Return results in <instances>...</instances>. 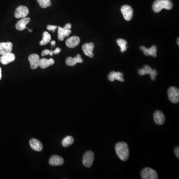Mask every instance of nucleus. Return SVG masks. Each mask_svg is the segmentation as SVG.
<instances>
[{"label":"nucleus","instance_id":"1","mask_svg":"<svg viewBox=\"0 0 179 179\" xmlns=\"http://www.w3.org/2000/svg\"><path fill=\"white\" fill-rule=\"evenodd\" d=\"M116 151L117 156L121 160L126 161L129 155V148L127 144L124 142L117 143L116 145Z\"/></svg>","mask_w":179,"mask_h":179},{"label":"nucleus","instance_id":"2","mask_svg":"<svg viewBox=\"0 0 179 179\" xmlns=\"http://www.w3.org/2000/svg\"><path fill=\"white\" fill-rule=\"evenodd\" d=\"M173 7L171 0H156L153 3L152 9L156 13L160 12L163 9L170 10Z\"/></svg>","mask_w":179,"mask_h":179},{"label":"nucleus","instance_id":"3","mask_svg":"<svg viewBox=\"0 0 179 179\" xmlns=\"http://www.w3.org/2000/svg\"><path fill=\"white\" fill-rule=\"evenodd\" d=\"M72 25L71 23L66 24L63 28L58 27V39L60 41H63L65 38L68 37L70 34H71V30Z\"/></svg>","mask_w":179,"mask_h":179},{"label":"nucleus","instance_id":"4","mask_svg":"<svg viewBox=\"0 0 179 179\" xmlns=\"http://www.w3.org/2000/svg\"><path fill=\"white\" fill-rule=\"evenodd\" d=\"M169 98L171 102L177 104L179 101V90L177 88L171 87L168 91Z\"/></svg>","mask_w":179,"mask_h":179},{"label":"nucleus","instance_id":"5","mask_svg":"<svg viewBox=\"0 0 179 179\" xmlns=\"http://www.w3.org/2000/svg\"><path fill=\"white\" fill-rule=\"evenodd\" d=\"M141 176L143 179H158L157 173L150 168H145L141 173Z\"/></svg>","mask_w":179,"mask_h":179},{"label":"nucleus","instance_id":"6","mask_svg":"<svg viewBox=\"0 0 179 179\" xmlns=\"http://www.w3.org/2000/svg\"><path fill=\"white\" fill-rule=\"evenodd\" d=\"M94 154L92 151H89L86 152L83 157V164L84 166L87 168L92 166L94 160Z\"/></svg>","mask_w":179,"mask_h":179},{"label":"nucleus","instance_id":"7","mask_svg":"<svg viewBox=\"0 0 179 179\" xmlns=\"http://www.w3.org/2000/svg\"><path fill=\"white\" fill-rule=\"evenodd\" d=\"M121 12L124 18L127 21H129L133 17V10L131 7L129 5H124L121 7Z\"/></svg>","mask_w":179,"mask_h":179},{"label":"nucleus","instance_id":"8","mask_svg":"<svg viewBox=\"0 0 179 179\" xmlns=\"http://www.w3.org/2000/svg\"><path fill=\"white\" fill-rule=\"evenodd\" d=\"M29 10L27 7L24 5H20L16 8L15 11V16L17 19L24 18L27 16Z\"/></svg>","mask_w":179,"mask_h":179},{"label":"nucleus","instance_id":"9","mask_svg":"<svg viewBox=\"0 0 179 179\" xmlns=\"http://www.w3.org/2000/svg\"><path fill=\"white\" fill-rule=\"evenodd\" d=\"M13 49V44L11 42H1L0 43V55L12 52Z\"/></svg>","mask_w":179,"mask_h":179},{"label":"nucleus","instance_id":"10","mask_svg":"<svg viewBox=\"0 0 179 179\" xmlns=\"http://www.w3.org/2000/svg\"><path fill=\"white\" fill-rule=\"evenodd\" d=\"M154 120L158 125H162L165 121V117L163 112L160 110H156L153 115Z\"/></svg>","mask_w":179,"mask_h":179},{"label":"nucleus","instance_id":"11","mask_svg":"<svg viewBox=\"0 0 179 179\" xmlns=\"http://www.w3.org/2000/svg\"><path fill=\"white\" fill-rule=\"evenodd\" d=\"M28 60L30 62V67L32 69H36L39 66V55L37 54H32L28 57Z\"/></svg>","mask_w":179,"mask_h":179},{"label":"nucleus","instance_id":"12","mask_svg":"<svg viewBox=\"0 0 179 179\" xmlns=\"http://www.w3.org/2000/svg\"><path fill=\"white\" fill-rule=\"evenodd\" d=\"M16 59L15 54L13 53L10 52L4 55H1L0 57V62L4 65H7L8 64L12 62Z\"/></svg>","mask_w":179,"mask_h":179},{"label":"nucleus","instance_id":"13","mask_svg":"<svg viewBox=\"0 0 179 179\" xmlns=\"http://www.w3.org/2000/svg\"><path fill=\"white\" fill-rule=\"evenodd\" d=\"M94 44L93 42L86 43L82 46V49L85 55L88 56L92 58L94 57V53H93V50L94 48Z\"/></svg>","mask_w":179,"mask_h":179},{"label":"nucleus","instance_id":"14","mask_svg":"<svg viewBox=\"0 0 179 179\" xmlns=\"http://www.w3.org/2000/svg\"><path fill=\"white\" fill-rule=\"evenodd\" d=\"M108 79L111 82H113L115 80L122 82L124 81V75L123 73L120 72H117L115 71L111 72L108 76Z\"/></svg>","mask_w":179,"mask_h":179},{"label":"nucleus","instance_id":"15","mask_svg":"<svg viewBox=\"0 0 179 179\" xmlns=\"http://www.w3.org/2000/svg\"><path fill=\"white\" fill-rule=\"evenodd\" d=\"M80 42V38L77 36L70 37L66 41V45L67 47L70 48H73L78 46Z\"/></svg>","mask_w":179,"mask_h":179},{"label":"nucleus","instance_id":"16","mask_svg":"<svg viewBox=\"0 0 179 179\" xmlns=\"http://www.w3.org/2000/svg\"><path fill=\"white\" fill-rule=\"evenodd\" d=\"M83 60L82 59V56L80 54H78L77 56L72 58L71 57H68L66 60V63L68 66H73L78 63H82Z\"/></svg>","mask_w":179,"mask_h":179},{"label":"nucleus","instance_id":"17","mask_svg":"<svg viewBox=\"0 0 179 179\" xmlns=\"http://www.w3.org/2000/svg\"><path fill=\"white\" fill-rule=\"evenodd\" d=\"M140 50H142L144 53V55L146 56L151 55L153 57H155L157 56V48L155 45H153L150 48H146L144 46H141L140 47Z\"/></svg>","mask_w":179,"mask_h":179},{"label":"nucleus","instance_id":"18","mask_svg":"<svg viewBox=\"0 0 179 179\" xmlns=\"http://www.w3.org/2000/svg\"><path fill=\"white\" fill-rule=\"evenodd\" d=\"M64 160L60 156L58 155H53L50 158L49 163L50 165L53 166H61L63 164Z\"/></svg>","mask_w":179,"mask_h":179},{"label":"nucleus","instance_id":"19","mask_svg":"<svg viewBox=\"0 0 179 179\" xmlns=\"http://www.w3.org/2000/svg\"><path fill=\"white\" fill-rule=\"evenodd\" d=\"M30 146L32 149L35 151L40 152L42 150L43 145L41 141L37 139L32 138L30 141Z\"/></svg>","mask_w":179,"mask_h":179},{"label":"nucleus","instance_id":"20","mask_svg":"<svg viewBox=\"0 0 179 179\" xmlns=\"http://www.w3.org/2000/svg\"><path fill=\"white\" fill-rule=\"evenodd\" d=\"M30 18H24L21 20H19L16 25V27L19 30H23L24 29L28 28L26 27V25L30 23Z\"/></svg>","mask_w":179,"mask_h":179},{"label":"nucleus","instance_id":"21","mask_svg":"<svg viewBox=\"0 0 179 179\" xmlns=\"http://www.w3.org/2000/svg\"><path fill=\"white\" fill-rule=\"evenodd\" d=\"M54 60L52 58H50L49 59H47L46 58H42L40 59L39 66L41 69H45L54 64Z\"/></svg>","mask_w":179,"mask_h":179},{"label":"nucleus","instance_id":"22","mask_svg":"<svg viewBox=\"0 0 179 179\" xmlns=\"http://www.w3.org/2000/svg\"><path fill=\"white\" fill-rule=\"evenodd\" d=\"M117 45L120 47V51L121 52H124V51H127V42L126 40L124 39H121V38H119L116 41Z\"/></svg>","mask_w":179,"mask_h":179},{"label":"nucleus","instance_id":"23","mask_svg":"<svg viewBox=\"0 0 179 179\" xmlns=\"http://www.w3.org/2000/svg\"><path fill=\"white\" fill-rule=\"evenodd\" d=\"M51 40V35L47 31H45L43 32V38L42 40L40 42L41 45H45L50 42Z\"/></svg>","mask_w":179,"mask_h":179},{"label":"nucleus","instance_id":"24","mask_svg":"<svg viewBox=\"0 0 179 179\" xmlns=\"http://www.w3.org/2000/svg\"><path fill=\"white\" fill-rule=\"evenodd\" d=\"M74 139L73 137L71 136H67L62 141V145L65 147H67L73 144Z\"/></svg>","mask_w":179,"mask_h":179},{"label":"nucleus","instance_id":"25","mask_svg":"<svg viewBox=\"0 0 179 179\" xmlns=\"http://www.w3.org/2000/svg\"><path fill=\"white\" fill-rule=\"evenodd\" d=\"M152 69L151 67L148 65H145L142 69H140L138 71L139 75L141 76H144L147 74H149L151 73Z\"/></svg>","mask_w":179,"mask_h":179},{"label":"nucleus","instance_id":"26","mask_svg":"<svg viewBox=\"0 0 179 179\" xmlns=\"http://www.w3.org/2000/svg\"><path fill=\"white\" fill-rule=\"evenodd\" d=\"M37 1L42 8H46L51 5V0H37Z\"/></svg>","mask_w":179,"mask_h":179},{"label":"nucleus","instance_id":"27","mask_svg":"<svg viewBox=\"0 0 179 179\" xmlns=\"http://www.w3.org/2000/svg\"><path fill=\"white\" fill-rule=\"evenodd\" d=\"M157 75L158 72L156 71V70H155V69H152L151 73L150 74V77H151V79H152V80L155 81V77L157 76Z\"/></svg>","mask_w":179,"mask_h":179},{"label":"nucleus","instance_id":"28","mask_svg":"<svg viewBox=\"0 0 179 179\" xmlns=\"http://www.w3.org/2000/svg\"><path fill=\"white\" fill-rule=\"evenodd\" d=\"M58 27L57 26H51V25H48L47 26V29L49 31H52L53 32H54L55 30Z\"/></svg>","mask_w":179,"mask_h":179},{"label":"nucleus","instance_id":"29","mask_svg":"<svg viewBox=\"0 0 179 179\" xmlns=\"http://www.w3.org/2000/svg\"><path fill=\"white\" fill-rule=\"evenodd\" d=\"M50 51H51V50H49L48 49L44 50L42 52L41 55L42 56H45V55H48V54H50Z\"/></svg>","mask_w":179,"mask_h":179},{"label":"nucleus","instance_id":"30","mask_svg":"<svg viewBox=\"0 0 179 179\" xmlns=\"http://www.w3.org/2000/svg\"><path fill=\"white\" fill-rule=\"evenodd\" d=\"M174 152H175V155L178 158V159L179 158V147H177L175 148V150H174Z\"/></svg>","mask_w":179,"mask_h":179},{"label":"nucleus","instance_id":"31","mask_svg":"<svg viewBox=\"0 0 179 179\" xmlns=\"http://www.w3.org/2000/svg\"><path fill=\"white\" fill-rule=\"evenodd\" d=\"M61 51V49L60 48H57L55 49V50L53 51V53H54V54H58Z\"/></svg>","mask_w":179,"mask_h":179},{"label":"nucleus","instance_id":"32","mask_svg":"<svg viewBox=\"0 0 179 179\" xmlns=\"http://www.w3.org/2000/svg\"><path fill=\"white\" fill-rule=\"evenodd\" d=\"M55 43H56V42H55V41H53L51 42V45H52V46H55Z\"/></svg>","mask_w":179,"mask_h":179},{"label":"nucleus","instance_id":"33","mask_svg":"<svg viewBox=\"0 0 179 179\" xmlns=\"http://www.w3.org/2000/svg\"><path fill=\"white\" fill-rule=\"evenodd\" d=\"M2 78V69L0 67V80Z\"/></svg>","mask_w":179,"mask_h":179},{"label":"nucleus","instance_id":"34","mask_svg":"<svg viewBox=\"0 0 179 179\" xmlns=\"http://www.w3.org/2000/svg\"><path fill=\"white\" fill-rule=\"evenodd\" d=\"M53 54H54V53H53V51H51V50L49 55H50V56H52V55H53Z\"/></svg>","mask_w":179,"mask_h":179},{"label":"nucleus","instance_id":"35","mask_svg":"<svg viewBox=\"0 0 179 179\" xmlns=\"http://www.w3.org/2000/svg\"><path fill=\"white\" fill-rule=\"evenodd\" d=\"M28 31H30V32H31L32 31V30H30V29H29V28H28Z\"/></svg>","mask_w":179,"mask_h":179},{"label":"nucleus","instance_id":"36","mask_svg":"<svg viewBox=\"0 0 179 179\" xmlns=\"http://www.w3.org/2000/svg\"><path fill=\"white\" fill-rule=\"evenodd\" d=\"M177 43H178V45H179V38H178V41H177Z\"/></svg>","mask_w":179,"mask_h":179}]
</instances>
